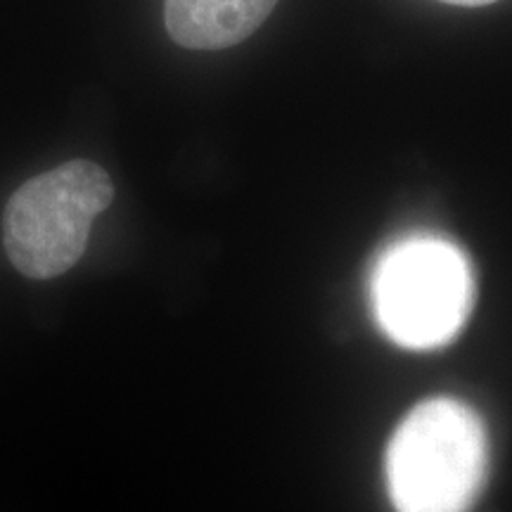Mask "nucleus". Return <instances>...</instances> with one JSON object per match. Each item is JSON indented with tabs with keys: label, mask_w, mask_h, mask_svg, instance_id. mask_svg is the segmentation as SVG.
<instances>
[{
	"label": "nucleus",
	"mask_w": 512,
	"mask_h": 512,
	"mask_svg": "<svg viewBox=\"0 0 512 512\" xmlns=\"http://www.w3.org/2000/svg\"><path fill=\"white\" fill-rule=\"evenodd\" d=\"M275 3L278 0H164V22L178 46L223 50L252 36Z\"/></svg>",
	"instance_id": "obj_4"
},
{
	"label": "nucleus",
	"mask_w": 512,
	"mask_h": 512,
	"mask_svg": "<svg viewBox=\"0 0 512 512\" xmlns=\"http://www.w3.org/2000/svg\"><path fill=\"white\" fill-rule=\"evenodd\" d=\"M380 330L403 349H439L456 339L475 304V273L463 249L437 235L389 245L370 273Z\"/></svg>",
	"instance_id": "obj_2"
},
{
	"label": "nucleus",
	"mask_w": 512,
	"mask_h": 512,
	"mask_svg": "<svg viewBox=\"0 0 512 512\" xmlns=\"http://www.w3.org/2000/svg\"><path fill=\"white\" fill-rule=\"evenodd\" d=\"M112 200V178L88 159L29 178L3 214V245L12 266L31 280L60 278L86 252L93 223Z\"/></svg>",
	"instance_id": "obj_3"
},
{
	"label": "nucleus",
	"mask_w": 512,
	"mask_h": 512,
	"mask_svg": "<svg viewBox=\"0 0 512 512\" xmlns=\"http://www.w3.org/2000/svg\"><path fill=\"white\" fill-rule=\"evenodd\" d=\"M489 467L484 422L458 399L413 408L387 448V489L396 512H470Z\"/></svg>",
	"instance_id": "obj_1"
},
{
	"label": "nucleus",
	"mask_w": 512,
	"mask_h": 512,
	"mask_svg": "<svg viewBox=\"0 0 512 512\" xmlns=\"http://www.w3.org/2000/svg\"><path fill=\"white\" fill-rule=\"evenodd\" d=\"M441 3L463 5V8H479V5H491V3H496V0H441Z\"/></svg>",
	"instance_id": "obj_5"
}]
</instances>
